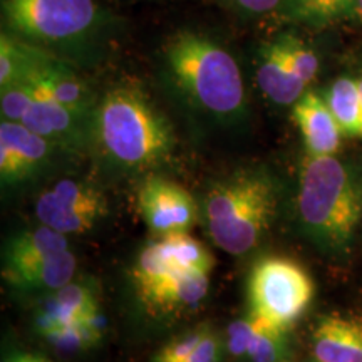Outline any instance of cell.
I'll use <instances>...</instances> for the list:
<instances>
[{
    "label": "cell",
    "mask_w": 362,
    "mask_h": 362,
    "mask_svg": "<svg viewBox=\"0 0 362 362\" xmlns=\"http://www.w3.org/2000/svg\"><path fill=\"white\" fill-rule=\"evenodd\" d=\"M139 215L156 237L189 233L200 216L193 194L163 176L144 180L136 193Z\"/></svg>",
    "instance_id": "cell-8"
},
{
    "label": "cell",
    "mask_w": 362,
    "mask_h": 362,
    "mask_svg": "<svg viewBox=\"0 0 362 362\" xmlns=\"http://www.w3.org/2000/svg\"><path fill=\"white\" fill-rule=\"evenodd\" d=\"M357 0H285L288 19L322 27L354 16Z\"/></svg>",
    "instance_id": "cell-22"
},
{
    "label": "cell",
    "mask_w": 362,
    "mask_h": 362,
    "mask_svg": "<svg viewBox=\"0 0 362 362\" xmlns=\"http://www.w3.org/2000/svg\"><path fill=\"white\" fill-rule=\"evenodd\" d=\"M163 253L171 265L178 270H203L210 272L215 267V257L211 252L193 238L189 233H176L168 237H158Z\"/></svg>",
    "instance_id": "cell-21"
},
{
    "label": "cell",
    "mask_w": 362,
    "mask_h": 362,
    "mask_svg": "<svg viewBox=\"0 0 362 362\" xmlns=\"http://www.w3.org/2000/svg\"><path fill=\"white\" fill-rule=\"evenodd\" d=\"M104 322L101 314L81 320L64 327H59L44 334L45 341L61 352H79L96 346L101 341Z\"/></svg>",
    "instance_id": "cell-23"
},
{
    "label": "cell",
    "mask_w": 362,
    "mask_h": 362,
    "mask_svg": "<svg viewBox=\"0 0 362 362\" xmlns=\"http://www.w3.org/2000/svg\"><path fill=\"white\" fill-rule=\"evenodd\" d=\"M302 230L327 252L349 247L362 218V197L351 171L336 156L307 155L297 189Z\"/></svg>",
    "instance_id": "cell-3"
},
{
    "label": "cell",
    "mask_w": 362,
    "mask_h": 362,
    "mask_svg": "<svg viewBox=\"0 0 362 362\" xmlns=\"http://www.w3.org/2000/svg\"><path fill=\"white\" fill-rule=\"evenodd\" d=\"M210 272H175L153 287L136 293L141 305L153 317H171L197 309L210 291Z\"/></svg>",
    "instance_id": "cell-11"
},
{
    "label": "cell",
    "mask_w": 362,
    "mask_h": 362,
    "mask_svg": "<svg viewBox=\"0 0 362 362\" xmlns=\"http://www.w3.org/2000/svg\"><path fill=\"white\" fill-rule=\"evenodd\" d=\"M208 327H210L208 324H200L194 329L188 330V332L175 337L173 341L165 344V346L153 356L151 362H188L194 349L198 347V344L202 342Z\"/></svg>",
    "instance_id": "cell-26"
},
{
    "label": "cell",
    "mask_w": 362,
    "mask_h": 362,
    "mask_svg": "<svg viewBox=\"0 0 362 362\" xmlns=\"http://www.w3.org/2000/svg\"><path fill=\"white\" fill-rule=\"evenodd\" d=\"M292 121L300 131L307 155H336L344 134L324 96L305 90L292 104Z\"/></svg>",
    "instance_id": "cell-14"
},
{
    "label": "cell",
    "mask_w": 362,
    "mask_h": 362,
    "mask_svg": "<svg viewBox=\"0 0 362 362\" xmlns=\"http://www.w3.org/2000/svg\"><path fill=\"white\" fill-rule=\"evenodd\" d=\"M66 250H69L66 235L56 232L51 226L42 225L35 230H27L16 235L8 240L4 250V279L30 269L49 257Z\"/></svg>",
    "instance_id": "cell-17"
},
{
    "label": "cell",
    "mask_w": 362,
    "mask_h": 362,
    "mask_svg": "<svg viewBox=\"0 0 362 362\" xmlns=\"http://www.w3.org/2000/svg\"><path fill=\"white\" fill-rule=\"evenodd\" d=\"M277 45L280 56L287 62L292 72L298 76L305 84H310L315 79L319 72V57L304 40H300L296 35L284 34L274 40Z\"/></svg>",
    "instance_id": "cell-24"
},
{
    "label": "cell",
    "mask_w": 362,
    "mask_h": 362,
    "mask_svg": "<svg viewBox=\"0 0 362 362\" xmlns=\"http://www.w3.org/2000/svg\"><path fill=\"white\" fill-rule=\"evenodd\" d=\"M56 144L27 126L2 119L0 123V178L4 185L21 183L47 165Z\"/></svg>",
    "instance_id": "cell-9"
},
{
    "label": "cell",
    "mask_w": 362,
    "mask_h": 362,
    "mask_svg": "<svg viewBox=\"0 0 362 362\" xmlns=\"http://www.w3.org/2000/svg\"><path fill=\"white\" fill-rule=\"evenodd\" d=\"M257 84L272 103L291 106L305 93L307 84L292 72L274 42L264 45L257 56Z\"/></svg>",
    "instance_id": "cell-18"
},
{
    "label": "cell",
    "mask_w": 362,
    "mask_h": 362,
    "mask_svg": "<svg viewBox=\"0 0 362 362\" xmlns=\"http://www.w3.org/2000/svg\"><path fill=\"white\" fill-rule=\"evenodd\" d=\"M101 314L94 288L88 284L69 282L44 302L39 312L37 329L44 334L64 325L88 320Z\"/></svg>",
    "instance_id": "cell-16"
},
{
    "label": "cell",
    "mask_w": 362,
    "mask_h": 362,
    "mask_svg": "<svg viewBox=\"0 0 362 362\" xmlns=\"http://www.w3.org/2000/svg\"><path fill=\"white\" fill-rule=\"evenodd\" d=\"M21 123L57 148H79L86 141L88 123L93 119L76 115L35 88L34 101Z\"/></svg>",
    "instance_id": "cell-13"
},
{
    "label": "cell",
    "mask_w": 362,
    "mask_h": 362,
    "mask_svg": "<svg viewBox=\"0 0 362 362\" xmlns=\"http://www.w3.org/2000/svg\"><path fill=\"white\" fill-rule=\"evenodd\" d=\"M282 2L284 0H233L235 6L242 8L243 12L255 13V16L274 11V8H277Z\"/></svg>",
    "instance_id": "cell-28"
},
{
    "label": "cell",
    "mask_w": 362,
    "mask_h": 362,
    "mask_svg": "<svg viewBox=\"0 0 362 362\" xmlns=\"http://www.w3.org/2000/svg\"><path fill=\"white\" fill-rule=\"evenodd\" d=\"M2 17L11 33L44 45L81 42L104 22L94 0H2Z\"/></svg>",
    "instance_id": "cell-5"
},
{
    "label": "cell",
    "mask_w": 362,
    "mask_h": 362,
    "mask_svg": "<svg viewBox=\"0 0 362 362\" xmlns=\"http://www.w3.org/2000/svg\"><path fill=\"white\" fill-rule=\"evenodd\" d=\"M221 356H223V339L215 329L208 327L188 362H220Z\"/></svg>",
    "instance_id": "cell-27"
},
{
    "label": "cell",
    "mask_w": 362,
    "mask_h": 362,
    "mask_svg": "<svg viewBox=\"0 0 362 362\" xmlns=\"http://www.w3.org/2000/svg\"><path fill=\"white\" fill-rule=\"evenodd\" d=\"M359 84H361V93H362V78L359 79Z\"/></svg>",
    "instance_id": "cell-32"
},
{
    "label": "cell",
    "mask_w": 362,
    "mask_h": 362,
    "mask_svg": "<svg viewBox=\"0 0 362 362\" xmlns=\"http://www.w3.org/2000/svg\"><path fill=\"white\" fill-rule=\"evenodd\" d=\"M35 98V88L29 79L17 81L0 88V112L2 119L21 123Z\"/></svg>",
    "instance_id": "cell-25"
},
{
    "label": "cell",
    "mask_w": 362,
    "mask_h": 362,
    "mask_svg": "<svg viewBox=\"0 0 362 362\" xmlns=\"http://www.w3.org/2000/svg\"><path fill=\"white\" fill-rule=\"evenodd\" d=\"M90 133L103 155L126 171L155 170L175 151V133L143 88L124 83L104 94Z\"/></svg>",
    "instance_id": "cell-1"
},
{
    "label": "cell",
    "mask_w": 362,
    "mask_h": 362,
    "mask_svg": "<svg viewBox=\"0 0 362 362\" xmlns=\"http://www.w3.org/2000/svg\"><path fill=\"white\" fill-rule=\"evenodd\" d=\"M34 357H35V352L13 351L4 356L2 362H34Z\"/></svg>",
    "instance_id": "cell-29"
},
{
    "label": "cell",
    "mask_w": 362,
    "mask_h": 362,
    "mask_svg": "<svg viewBox=\"0 0 362 362\" xmlns=\"http://www.w3.org/2000/svg\"><path fill=\"white\" fill-rule=\"evenodd\" d=\"M277 210V181L262 168H243L215 181L202 203L208 237L235 257L259 247Z\"/></svg>",
    "instance_id": "cell-2"
},
{
    "label": "cell",
    "mask_w": 362,
    "mask_h": 362,
    "mask_svg": "<svg viewBox=\"0 0 362 362\" xmlns=\"http://www.w3.org/2000/svg\"><path fill=\"white\" fill-rule=\"evenodd\" d=\"M344 136L362 138V93L359 79L341 76L324 94Z\"/></svg>",
    "instance_id": "cell-20"
},
{
    "label": "cell",
    "mask_w": 362,
    "mask_h": 362,
    "mask_svg": "<svg viewBox=\"0 0 362 362\" xmlns=\"http://www.w3.org/2000/svg\"><path fill=\"white\" fill-rule=\"evenodd\" d=\"M34 362H51V359H47V357L42 356V354H35Z\"/></svg>",
    "instance_id": "cell-31"
},
{
    "label": "cell",
    "mask_w": 362,
    "mask_h": 362,
    "mask_svg": "<svg viewBox=\"0 0 362 362\" xmlns=\"http://www.w3.org/2000/svg\"><path fill=\"white\" fill-rule=\"evenodd\" d=\"M171 79L208 115L235 121L245 115V86L235 57L208 35L181 30L165 51Z\"/></svg>",
    "instance_id": "cell-4"
},
{
    "label": "cell",
    "mask_w": 362,
    "mask_h": 362,
    "mask_svg": "<svg viewBox=\"0 0 362 362\" xmlns=\"http://www.w3.org/2000/svg\"><path fill=\"white\" fill-rule=\"evenodd\" d=\"M226 351L237 361L288 362L291 344L287 330H280L247 314L226 329Z\"/></svg>",
    "instance_id": "cell-12"
},
{
    "label": "cell",
    "mask_w": 362,
    "mask_h": 362,
    "mask_svg": "<svg viewBox=\"0 0 362 362\" xmlns=\"http://www.w3.org/2000/svg\"><path fill=\"white\" fill-rule=\"evenodd\" d=\"M314 292V280L300 264L287 257H265L248 275V314L288 332L310 305Z\"/></svg>",
    "instance_id": "cell-6"
},
{
    "label": "cell",
    "mask_w": 362,
    "mask_h": 362,
    "mask_svg": "<svg viewBox=\"0 0 362 362\" xmlns=\"http://www.w3.org/2000/svg\"><path fill=\"white\" fill-rule=\"evenodd\" d=\"M317 362H362V322L347 317H324L312 334Z\"/></svg>",
    "instance_id": "cell-15"
},
{
    "label": "cell",
    "mask_w": 362,
    "mask_h": 362,
    "mask_svg": "<svg viewBox=\"0 0 362 362\" xmlns=\"http://www.w3.org/2000/svg\"><path fill=\"white\" fill-rule=\"evenodd\" d=\"M27 79L37 88L40 93L47 94L54 101L71 110L76 115L93 119L96 104L94 94L83 79L62 64L61 61L34 47L33 44V66H30Z\"/></svg>",
    "instance_id": "cell-10"
},
{
    "label": "cell",
    "mask_w": 362,
    "mask_h": 362,
    "mask_svg": "<svg viewBox=\"0 0 362 362\" xmlns=\"http://www.w3.org/2000/svg\"><path fill=\"white\" fill-rule=\"evenodd\" d=\"M78 270V259L69 250L49 257L40 264L6 277V282L22 292H56L67 285Z\"/></svg>",
    "instance_id": "cell-19"
},
{
    "label": "cell",
    "mask_w": 362,
    "mask_h": 362,
    "mask_svg": "<svg viewBox=\"0 0 362 362\" xmlns=\"http://www.w3.org/2000/svg\"><path fill=\"white\" fill-rule=\"evenodd\" d=\"M354 17L359 21V24L362 25V0H357L356 2V11H354Z\"/></svg>",
    "instance_id": "cell-30"
},
{
    "label": "cell",
    "mask_w": 362,
    "mask_h": 362,
    "mask_svg": "<svg viewBox=\"0 0 362 362\" xmlns=\"http://www.w3.org/2000/svg\"><path fill=\"white\" fill-rule=\"evenodd\" d=\"M107 211L106 194L94 185L78 180L57 181L35 203L40 223L64 235L89 232Z\"/></svg>",
    "instance_id": "cell-7"
}]
</instances>
